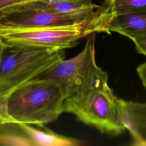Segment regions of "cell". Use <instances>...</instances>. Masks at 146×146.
Listing matches in <instances>:
<instances>
[{
    "label": "cell",
    "instance_id": "cell-14",
    "mask_svg": "<svg viewBox=\"0 0 146 146\" xmlns=\"http://www.w3.org/2000/svg\"><path fill=\"white\" fill-rule=\"evenodd\" d=\"M138 76L146 90V62L140 64L136 69Z\"/></svg>",
    "mask_w": 146,
    "mask_h": 146
},
{
    "label": "cell",
    "instance_id": "cell-8",
    "mask_svg": "<svg viewBox=\"0 0 146 146\" xmlns=\"http://www.w3.org/2000/svg\"><path fill=\"white\" fill-rule=\"evenodd\" d=\"M99 5L91 0H79L61 2H46L35 1L21 3L0 10V14L25 10L46 11L55 13H70L88 9H96Z\"/></svg>",
    "mask_w": 146,
    "mask_h": 146
},
{
    "label": "cell",
    "instance_id": "cell-17",
    "mask_svg": "<svg viewBox=\"0 0 146 146\" xmlns=\"http://www.w3.org/2000/svg\"><path fill=\"white\" fill-rule=\"evenodd\" d=\"M42 1L55 2H61V1H79V0H23V3L30 2V1Z\"/></svg>",
    "mask_w": 146,
    "mask_h": 146
},
{
    "label": "cell",
    "instance_id": "cell-18",
    "mask_svg": "<svg viewBox=\"0 0 146 146\" xmlns=\"http://www.w3.org/2000/svg\"><path fill=\"white\" fill-rule=\"evenodd\" d=\"M5 47H6V44L3 42L2 39L0 38V62H1L2 54L3 53Z\"/></svg>",
    "mask_w": 146,
    "mask_h": 146
},
{
    "label": "cell",
    "instance_id": "cell-9",
    "mask_svg": "<svg viewBox=\"0 0 146 146\" xmlns=\"http://www.w3.org/2000/svg\"><path fill=\"white\" fill-rule=\"evenodd\" d=\"M18 123L27 136L31 146H79L86 144L84 140L59 135L46 125Z\"/></svg>",
    "mask_w": 146,
    "mask_h": 146
},
{
    "label": "cell",
    "instance_id": "cell-16",
    "mask_svg": "<svg viewBox=\"0 0 146 146\" xmlns=\"http://www.w3.org/2000/svg\"><path fill=\"white\" fill-rule=\"evenodd\" d=\"M22 2L23 0H0V10Z\"/></svg>",
    "mask_w": 146,
    "mask_h": 146
},
{
    "label": "cell",
    "instance_id": "cell-11",
    "mask_svg": "<svg viewBox=\"0 0 146 146\" xmlns=\"http://www.w3.org/2000/svg\"><path fill=\"white\" fill-rule=\"evenodd\" d=\"M0 145L31 146L27 136L15 122L0 124Z\"/></svg>",
    "mask_w": 146,
    "mask_h": 146
},
{
    "label": "cell",
    "instance_id": "cell-6",
    "mask_svg": "<svg viewBox=\"0 0 146 146\" xmlns=\"http://www.w3.org/2000/svg\"><path fill=\"white\" fill-rule=\"evenodd\" d=\"M96 9L70 13L25 10L0 14V27H46L71 26L90 19Z\"/></svg>",
    "mask_w": 146,
    "mask_h": 146
},
{
    "label": "cell",
    "instance_id": "cell-15",
    "mask_svg": "<svg viewBox=\"0 0 146 146\" xmlns=\"http://www.w3.org/2000/svg\"><path fill=\"white\" fill-rule=\"evenodd\" d=\"M0 121L3 123L13 122L7 116L5 109V98H0Z\"/></svg>",
    "mask_w": 146,
    "mask_h": 146
},
{
    "label": "cell",
    "instance_id": "cell-13",
    "mask_svg": "<svg viewBox=\"0 0 146 146\" xmlns=\"http://www.w3.org/2000/svg\"><path fill=\"white\" fill-rule=\"evenodd\" d=\"M132 41L135 44L136 51L146 56V35L136 38Z\"/></svg>",
    "mask_w": 146,
    "mask_h": 146
},
{
    "label": "cell",
    "instance_id": "cell-2",
    "mask_svg": "<svg viewBox=\"0 0 146 146\" xmlns=\"http://www.w3.org/2000/svg\"><path fill=\"white\" fill-rule=\"evenodd\" d=\"M96 33L86 37L82 50L75 56L56 62L33 79L48 80L57 83L66 98L79 96L107 83V72L99 67L95 59Z\"/></svg>",
    "mask_w": 146,
    "mask_h": 146
},
{
    "label": "cell",
    "instance_id": "cell-19",
    "mask_svg": "<svg viewBox=\"0 0 146 146\" xmlns=\"http://www.w3.org/2000/svg\"><path fill=\"white\" fill-rule=\"evenodd\" d=\"M2 123H2V122L0 121V124H2Z\"/></svg>",
    "mask_w": 146,
    "mask_h": 146
},
{
    "label": "cell",
    "instance_id": "cell-4",
    "mask_svg": "<svg viewBox=\"0 0 146 146\" xmlns=\"http://www.w3.org/2000/svg\"><path fill=\"white\" fill-rule=\"evenodd\" d=\"M63 58L64 50L6 45L0 62V98Z\"/></svg>",
    "mask_w": 146,
    "mask_h": 146
},
{
    "label": "cell",
    "instance_id": "cell-1",
    "mask_svg": "<svg viewBox=\"0 0 146 146\" xmlns=\"http://www.w3.org/2000/svg\"><path fill=\"white\" fill-rule=\"evenodd\" d=\"M66 97L59 85L48 80H31L5 98V109L15 123L43 126L63 113Z\"/></svg>",
    "mask_w": 146,
    "mask_h": 146
},
{
    "label": "cell",
    "instance_id": "cell-5",
    "mask_svg": "<svg viewBox=\"0 0 146 146\" xmlns=\"http://www.w3.org/2000/svg\"><path fill=\"white\" fill-rule=\"evenodd\" d=\"M82 23L46 27H0V38L7 46L64 50L89 35Z\"/></svg>",
    "mask_w": 146,
    "mask_h": 146
},
{
    "label": "cell",
    "instance_id": "cell-12",
    "mask_svg": "<svg viewBox=\"0 0 146 146\" xmlns=\"http://www.w3.org/2000/svg\"><path fill=\"white\" fill-rule=\"evenodd\" d=\"M114 14L146 10V0H106Z\"/></svg>",
    "mask_w": 146,
    "mask_h": 146
},
{
    "label": "cell",
    "instance_id": "cell-3",
    "mask_svg": "<svg viewBox=\"0 0 146 146\" xmlns=\"http://www.w3.org/2000/svg\"><path fill=\"white\" fill-rule=\"evenodd\" d=\"M63 112L74 115L80 121L103 133L117 136L126 129L121 99L115 95L108 83L87 93L66 98Z\"/></svg>",
    "mask_w": 146,
    "mask_h": 146
},
{
    "label": "cell",
    "instance_id": "cell-10",
    "mask_svg": "<svg viewBox=\"0 0 146 146\" xmlns=\"http://www.w3.org/2000/svg\"><path fill=\"white\" fill-rule=\"evenodd\" d=\"M109 33L116 32L132 40L146 35V10L114 14L108 25Z\"/></svg>",
    "mask_w": 146,
    "mask_h": 146
},
{
    "label": "cell",
    "instance_id": "cell-7",
    "mask_svg": "<svg viewBox=\"0 0 146 146\" xmlns=\"http://www.w3.org/2000/svg\"><path fill=\"white\" fill-rule=\"evenodd\" d=\"M121 104L124 122L132 138V145H146V103L121 99Z\"/></svg>",
    "mask_w": 146,
    "mask_h": 146
}]
</instances>
